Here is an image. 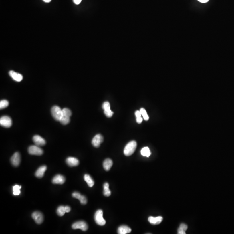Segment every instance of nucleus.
Masks as SVG:
<instances>
[{
	"mask_svg": "<svg viewBox=\"0 0 234 234\" xmlns=\"http://www.w3.org/2000/svg\"><path fill=\"white\" fill-rule=\"evenodd\" d=\"M47 169V166H42L38 169L35 173V176L38 178H42L44 176V173Z\"/></svg>",
	"mask_w": 234,
	"mask_h": 234,
	"instance_id": "18",
	"label": "nucleus"
},
{
	"mask_svg": "<svg viewBox=\"0 0 234 234\" xmlns=\"http://www.w3.org/2000/svg\"><path fill=\"white\" fill-rule=\"evenodd\" d=\"M33 140L35 145L38 146H43L46 145V142L45 140L41 137L38 135L33 136Z\"/></svg>",
	"mask_w": 234,
	"mask_h": 234,
	"instance_id": "12",
	"label": "nucleus"
},
{
	"mask_svg": "<svg viewBox=\"0 0 234 234\" xmlns=\"http://www.w3.org/2000/svg\"><path fill=\"white\" fill-rule=\"evenodd\" d=\"M141 153L143 156L147 157H149L151 154L150 149L148 147H145L143 148L141 150Z\"/></svg>",
	"mask_w": 234,
	"mask_h": 234,
	"instance_id": "23",
	"label": "nucleus"
},
{
	"mask_svg": "<svg viewBox=\"0 0 234 234\" xmlns=\"http://www.w3.org/2000/svg\"><path fill=\"white\" fill-rule=\"evenodd\" d=\"M65 209H66V213H69L71 210V208L69 206H65Z\"/></svg>",
	"mask_w": 234,
	"mask_h": 234,
	"instance_id": "31",
	"label": "nucleus"
},
{
	"mask_svg": "<svg viewBox=\"0 0 234 234\" xmlns=\"http://www.w3.org/2000/svg\"><path fill=\"white\" fill-rule=\"evenodd\" d=\"M66 163L70 167H76L79 164V161L75 157H69L66 160Z\"/></svg>",
	"mask_w": 234,
	"mask_h": 234,
	"instance_id": "16",
	"label": "nucleus"
},
{
	"mask_svg": "<svg viewBox=\"0 0 234 234\" xmlns=\"http://www.w3.org/2000/svg\"><path fill=\"white\" fill-rule=\"evenodd\" d=\"M140 111L145 121H148L149 120V117L145 109L144 108H141L140 109Z\"/></svg>",
	"mask_w": 234,
	"mask_h": 234,
	"instance_id": "27",
	"label": "nucleus"
},
{
	"mask_svg": "<svg viewBox=\"0 0 234 234\" xmlns=\"http://www.w3.org/2000/svg\"><path fill=\"white\" fill-rule=\"evenodd\" d=\"M198 1L199 2H201V3H205L208 2L209 0H198Z\"/></svg>",
	"mask_w": 234,
	"mask_h": 234,
	"instance_id": "33",
	"label": "nucleus"
},
{
	"mask_svg": "<svg viewBox=\"0 0 234 234\" xmlns=\"http://www.w3.org/2000/svg\"><path fill=\"white\" fill-rule=\"evenodd\" d=\"M33 219L38 224H41L43 222V216L41 212L36 211L32 215Z\"/></svg>",
	"mask_w": 234,
	"mask_h": 234,
	"instance_id": "9",
	"label": "nucleus"
},
{
	"mask_svg": "<svg viewBox=\"0 0 234 234\" xmlns=\"http://www.w3.org/2000/svg\"><path fill=\"white\" fill-rule=\"evenodd\" d=\"M65 182V178L61 175H57L53 179L52 182L54 184H62Z\"/></svg>",
	"mask_w": 234,
	"mask_h": 234,
	"instance_id": "15",
	"label": "nucleus"
},
{
	"mask_svg": "<svg viewBox=\"0 0 234 234\" xmlns=\"http://www.w3.org/2000/svg\"><path fill=\"white\" fill-rule=\"evenodd\" d=\"M137 146V144L135 141H131L128 143L126 145L124 150V154L126 156H130L133 154Z\"/></svg>",
	"mask_w": 234,
	"mask_h": 234,
	"instance_id": "1",
	"label": "nucleus"
},
{
	"mask_svg": "<svg viewBox=\"0 0 234 234\" xmlns=\"http://www.w3.org/2000/svg\"><path fill=\"white\" fill-rule=\"evenodd\" d=\"M9 74L10 76L13 79L17 82H21L23 79V77L21 74L19 73H16L15 71H12V70L10 71Z\"/></svg>",
	"mask_w": 234,
	"mask_h": 234,
	"instance_id": "14",
	"label": "nucleus"
},
{
	"mask_svg": "<svg viewBox=\"0 0 234 234\" xmlns=\"http://www.w3.org/2000/svg\"><path fill=\"white\" fill-rule=\"evenodd\" d=\"M72 227L73 229H80L83 231H86L88 229L87 224L85 222L83 221L75 222L73 224Z\"/></svg>",
	"mask_w": 234,
	"mask_h": 234,
	"instance_id": "6",
	"label": "nucleus"
},
{
	"mask_svg": "<svg viewBox=\"0 0 234 234\" xmlns=\"http://www.w3.org/2000/svg\"><path fill=\"white\" fill-rule=\"evenodd\" d=\"M28 152L31 155L41 156L43 154V151L40 147L37 145H32L28 148Z\"/></svg>",
	"mask_w": 234,
	"mask_h": 234,
	"instance_id": "5",
	"label": "nucleus"
},
{
	"mask_svg": "<svg viewBox=\"0 0 234 234\" xmlns=\"http://www.w3.org/2000/svg\"><path fill=\"white\" fill-rule=\"evenodd\" d=\"M103 137L100 134L96 135L92 140V144L94 147H99L103 142Z\"/></svg>",
	"mask_w": 234,
	"mask_h": 234,
	"instance_id": "10",
	"label": "nucleus"
},
{
	"mask_svg": "<svg viewBox=\"0 0 234 234\" xmlns=\"http://www.w3.org/2000/svg\"><path fill=\"white\" fill-rule=\"evenodd\" d=\"M43 1L46 3H49L51 1V0H43Z\"/></svg>",
	"mask_w": 234,
	"mask_h": 234,
	"instance_id": "34",
	"label": "nucleus"
},
{
	"mask_svg": "<svg viewBox=\"0 0 234 234\" xmlns=\"http://www.w3.org/2000/svg\"><path fill=\"white\" fill-rule=\"evenodd\" d=\"M72 196H73V197L75 198L79 199L80 197H81V195L78 192H75L72 194Z\"/></svg>",
	"mask_w": 234,
	"mask_h": 234,
	"instance_id": "30",
	"label": "nucleus"
},
{
	"mask_svg": "<svg viewBox=\"0 0 234 234\" xmlns=\"http://www.w3.org/2000/svg\"><path fill=\"white\" fill-rule=\"evenodd\" d=\"M85 181L87 183L90 187H92L94 185V182L93 179L88 174H85L84 176Z\"/></svg>",
	"mask_w": 234,
	"mask_h": 234,
	"instance_id": "20",
	"label": "nucleus"
},
{
	"mask_svg": "<svg viewBox=\"0 0 234 234\" xmlns=\"http://www.w3.org/2000/svg\"><path fill=\"white\" fill-rule=\"evenodd\" d=\"M135 116L136 117V121L138 124H141L143 121V119L141 117V114L140 111H135Z\"/></svg>",
	"mask_w": 234,
	"mask_h": 234,
	"instance_id": "26",
	"label": "nucleus"
},
{
	"mask_svg": "<svg viewBox=\"0 0 234 234\" xmlns=\"http://www.w3.org/2000/svg\"><path fill=\"white\" fill-rule=\"evenodd\" d=\"M12 164L15 167L19 166L21 162V155L18 152H16L12 156L11 159Z\"/></svg>",
	"mask_w": 234,
	"mask_h": 234,
	"instance_id": "11",
	"label": "nucleus"
},
{
	"mask_svg": "<svg viewBox=\"0 0 234 234\" xmlns=\"http://www.w3.org/2000/svg\"><path fill=\"white\" fill-rule=\"evenodd\" d=\"M0 124L4 127L8 128L11 126L12 121L10 117L4 116L1 117L0 119Z\"/></svg>",
	"mask_w": 234,
	"mask_h": 234,
	"instance_id": "7",
	"label": "nucleus"
},
{
	"mask_svg": "<svg viewBox=\"0 0 234 234\" xmlns=\"http://www.w3.org/2000/svg\"><path fill=\"white\" fill-rule=\"evenodd\" d=\"M8 105H9V102L7 100H3L0 101V109H1L6 108L8 106Z\"/></svg>",
	"mask_w": 234,
	"mask_h": 234,
	"instance_id": "28",
	"label": "nucleus"
},
{
	"mask_svg": "<svg viewBox=\"0 0 234 234\" xmlns=\"http://www.w3.org/2000/svg\"><path fill=\"white\" fill-rule=\"evenodd\" d=\"M148 221L151 224L153 225H157L160 224L163 220V218L162 216H158V217H154L153 216H150L148 218Z\"/></svg>",
	"mask_w": 234,
	"mask_h": 234,
	"instance_id": "13",
	"label": "nucleus"
},
{
	"mask_svg": "<svg viewBox=\"0 0 234 234\" xmlns=\"http://www.w3.org/2000/svg\"><path fill=\"white\" fill-rule=\"evenodd\" d=\"M51 114L53 118L57 121H59L63 116V109L58 106H54L51 109Z\"/></svg>",
	"mask_w": 234,
	"mask_h": 234,
	"instance_id": "3",
	"label": "nucleus"
},
{
	"mask_svg": "<svg viewBox=\"0 0 234 234\" xmlns=\"http://www.w3.org/2000/svg\"><path fill=\"white\" fill-rule=\"evenodd\" d=\"M21 186L18 185H15L13 187V195L15 196H18L21 194Z\"/></svg>",
	"mask_w": 234,
	"mask_h": 234,
	"instance_id": "24",
	"label": "nucleus"
},
{
	"mask_svg": "<svg viewBox=\"0 0 234 234\" xmlns=\"http://www.w3.org/2000/svg\"><path fill=\"white\" fill-rule=\"evenodd\" d=\"M103 211L101 209L97 210L94 215L95 221L98 225L103 226L106 223V221L103 217Z\"/></svg>",
	"mask_w": 234,
	"mask_h": 234,
	"instance_id": "4",
	"label": "nucleus"
},
{
	"mask_svg": "<svg viewBox=\"0 0 234 234\" xmlns=\"http://www.w3.org/2000/svg\"><path fill=\"white\" fill-rule=\"evenodd\" d=\"M188 226L187 225L182 223L179 225V228L178 229L177 232L178 234H185L186 231L187 229Z\"/></svg>",
	"mask_w": 234,
	"mask_h": 234,
	"instance_id": "22",
	"label": "nucleus"
},
{
	"mask_svg": "<svg viewBox=\"0 0 234 234\" xmlns=\"http://www.w3.org/2000/svg\"><path fill=\"white\" fill-rule=\"evenodd\" d=\"M79 200H80V203L82 204L85 205L87 203V200L85 197L83 195H81V197Z\"/></svg>",
	"mask_w": 234,
	"mask_h": 234,
	"instance_id": "29",
	"label": "nucleus"
},
{
	"mask_svg": "<svg viewBox=\"0 0 234 234\" xmlns=\"http://www.w3.org/2000/svg\"><path fill=\"white\" fill-rule=\"evenodd\" d=\"M102 109L104 110L105 115L108 118H110L113 115V112L111 110L110 104L109 102L108 101L104 102L102 105Z\"/></svg>",
	"mask_w": 234,
	"mask_h": 234,
	"instance_id": "8",
	"label": "nucleus"
},
{
	"mask_svg": "<svg viewBox=\"0 0 234 234\" xmlns=\"http://www.w3.org/2000/svg\"><path fill=\"white\" fill-rule=\"evenodd\" d=\"M104 187V191H103V194L104 195L105 197H109L111 194V192L110 190L109 189V184L108 183H104L103 185Z\"/></svg>",
	"mask_w": 234,
	"mask_h": 234,
	"instance_id": "21",
	"label": "nucleus"
},
{
	"mask_svg": "<svg viewBox=\"0 0 234 234\" xmlns=\"http://www.w3.org/2000/svg\"><path fill=\"white\" fill-rule=\"evenodd\" d=\"M131 229L127 225H121L118 229V233L119 234H126L130 233Z\"/></svg>",
	"mask_w": 234,
	"mask_h": 234,
	"instance_id": "17",
	"label": "nucleus"
},
{
	"mask_svg": "<svg viewBox=\"0 0 234 234\" xmlns=\"http://www.w3.org/2000/svg\"><path fill=\"white\" fill-rule=\"evenodd\" d=\"M112 165H113V162L110 159H105L103 162V167L106 171H109L112 167Z\"/></svg>",
	"mask_w": 234,
	"mask_h": 234,
	"instance_id": "19",
	"label": "nucleus"
},
{
	"mask_svg": "<svg viewBox=\"0 0 234 234\" xmlns=\"http://www.w3.org/2000/svg\"><path fill=\"white\" fill-rule=\"evenodd\" d=\"M57 214L60 216H62L66 213L65 209V206L61 205L59 206L57 209Z\"/></svg>",
	"mask_w": 234,
	"mask_h": 234,
	"instance_id": "25",
	"label": "nucleus"
},
{
	"mask_svg": "<svg viewBox=\"0 0 234 234\" xmlns=\"http://www.w3.org/2000/svg\"><path fill=\"white\" fill-rule=\"evenodd\" d=\"M82 0H73V2L76 5H79L81 3Z\"/></svg>",
	"mask_w": 234,
	"mask_h": 234,
	"instance_id": "32",
	"label": "nucleus"
},
{
	"mask_svg": "<svg viewBox=\"0 0 234 234\" xmlns=\"http://www.w3.org/2000/svg\"><path fill=\"white\" fill-rule=\"evenodd\" d=\"M72 115V112L68 108H64L63 109V116L59 121L63 125H67L70 122V117Z\"/></svg>",
	"mask_w": 234,
	"mask_h": 234,
	"instance_id": "2",
	"label": "nucleus"
}]
</instances>
